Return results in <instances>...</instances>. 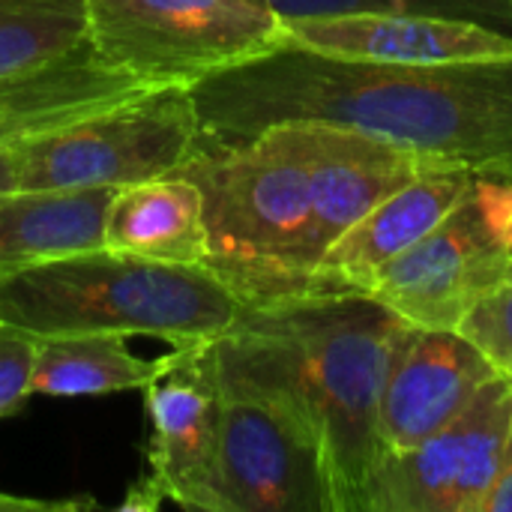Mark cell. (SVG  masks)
<instances>
[{
  "mask_svg": "<svg viewBox=\"0 0 512 512\" xmlns=\"http://www.w3.org/2000/svg\"><path fill=\"white\" fill-rule=\"evenodd\" d=\"M201 138L237 144L282 123L384 138L477 177H512V57L384 63L282 39L189 87Z\"/></svg>",
  "mask_w": 512,
  "mask_h": 512,
  "instance_id": "1",
  "label": "cell"
},
{
  "mask_svg": "<svg viewBox=\"0 0 512 512\" xmlns=\"http://www.w3.org/2000/svg\"><path fill=\"white\" fill-rule=\"evenodd\" d=\"M180 171L204 192L207 267L243 303L312 294L327 249L414 174L399 147L324 123H282L237 144L201 138Z\"/></svg>",
  "mask_w": 512,
  "mask_h": 512,
  "instance_id": "2",
  "label": "cell"
},
{
  "mask_svg": "<svg viewBox=\"0 0 512 512\" xmlns=\"http://www.w3.org/2000/svg\"><path fill=\"white\" fill-rule=\"evenodd\" d=\"M411 324L369 294L243 303L213 342L219 372L288 402L315 432L333 512H369L381 468L378 405Z\"/></svg>",
  "mask_w": 512,
  "mask_h": 512,
  "instance_id": "3",
  "label": "cell"
},
{
  "mask_svg": "<svg viewBox=\"0 0 512 512\" xmlns=\"http://www.w3.org/2000/svg\"><path fill=\"white\" fill-rule=\"evenodd\" d=\"M240 294L207 264L87 249L0 276V327L30 336L117 333L210 342L240 318Z\"/></svg>",
  "mask_w": 512,
  "mask_h": 512,
  "instance_id": "4",
  "label": "cell"
},
{
  "mask_svg": "<svg viewBox=\"0 0 512 512\" xmlns=\"http://www.w3.org/2000/svg\"><path fill=\"white\" fill-rule=\"evenodd\" d=\"M282 39L267 0H87V45L144 87H192Z\"/></svg>",
  "mask_w": 512,
  "mask_h": 512,
  "instance_id": "5",
  "label": "cell"
},
{
  "mask_svg": "<svg viewBox=\"0 0 512 512\" xmlns=\"http://www.w3.org/2000/svg\"><path fill=\"white\" fill-rule=\"evenodd\" d=\"M201 144L189 87H150L15 147V192L120 189L180 171Z\"/></svg>",
  "mask_w": 512,
  "mask_h": 512,
  "instance_id": "6",
  "label": "cell"
},
{
  "mask_svg": "<svg viewBox=\"0 0 512 512\" xmlns=\"http://www.w3.org/2000/svg\"><path fill=\"white\" fill-rule=\"evenodd\" d=\"M216 512H333L309 423L288 402L228 372H219Z\"/></svg>",
  "mask_w": 512,
  "mask_h": 512,
  "instance_id": "7",
  "label": "cell"
},
{
  "mask_svg": "<svg viewBox=\"0 0 512 512\" xmlns=\"http://www.w3.org/2000/svg\"><path fill=\"white\" fill-rule=\"evenodd\" d=\"M512 282V252L486 228L474 189L414 246L390 258L363 294L420 330H459L465 315Z\"/></svg>",
  "mask_w": 512,
  "mask_h": 512,
  "instance_id": "8",
  "label": "cell"
},
{
  "mask_svg": "<svg viewBox=\"0 0 512 512\" xmlns=\"http://www.w3.org/2000/svg\"><path fill=\"white\" fill-rule=\"evenodd\" d=\"M512 381L492 378L468 408L414 450L381 459L369 512H483L501 468Z\"/></svg>",
  "mask_w": 512,
  "mask_h": 512,
  "instance_id": "9",
  "label": "cell"
},
{
  "mask_svg": "<svg viewBox=\"0 0 512 512\" xmlns=\"http://www.w3.org/2000/svg\"><path fill=\"white\" fill-rule=\"evenodd\" d=\"M213 342L174 345L141 387L150 417L147 483L183 510L216 512L219 369Z\"/></svg>",
  "mask_w": 512,
  "mask_h": 512,
  "instance_id": "10",
  "label": "cell"
},
{
  "mask_svg": "<svg viewBox=\"0 0 512 512\" xmlns=\"http://www.w3.org/2000/svg\"><path fill=\"white\" fill-rule=\"evenodd\" d=\"M492 378L498 369L459 330L411 327L381 390L378 441L384 456L414 450L450 426Z\"/></svg>",
  "mask_w": 512,
  "mask_h": 512,
  "instance_id": "11",
  "label": "cell"
},
{
  "mask_svg": "<svg viewBox=\"0 0 512 512\" xmlns=\"http://www.w3.org/2000/svg\"><path fill=\"white\" fill-rule=\"evenodd\" d=\"M285 39L312 51L384 63H468L512 57V33L459 15L351 12L282 21Z\"/></svg>",
  "mask_w": 512,
  "mask_h": 512,
  "instance_id": "12",
  "label": "cell"
},
{
  "mask_svg": "<svg viewBox=\"0 0 512 512\" xmlns=\"http://www.w3.org/2000/svg\"><path fill=\"white\" fill-rule=\"evenodd\" d=\"M474 180V171L444 165L399 186L327 249L312 294H363L390 258L423 240L474 189Z\"/></svg>",
  "mask_w": 512,
  "mask_h": 512,
  "instance_id": "13",
  "label": "cell"
},
{
  "mask_svg": "<svg viewBox=\"0 0 512 512\" xmlns=\"http://www.w3.org/2000/svg\"><path fill=\"white\" fill-rule=\"evenodd\" d=\"M141 90H150L102 63L90 45L78 51L0 81V153L18 144L75 123L93 111L117 105Z\"/></svg>",
  "mask_w": 512,
  "mask_h": 512,
  "instance_id": "14",
  "label": "cell"
},
{
  "mask_svg": "<svg viewBox=\"0 0 512 512\" xmlns=\"http://www.w3.org/2000/svg\"><path fill=\"white\" fill-rule=\"evenodd\" d=\"M102 246L147 261L207 264L210 240L201 186L189 174L171 171L114 189Z\"/></svg>",
  "mask_w": 512,
  "mask_h": 512,
  "instance_id": "15",
  "label": "cell"
},
{
  "mask_svg": "<svg viewBox=\"0 0 512 512\" xmlns=\"http://www.w3.org/2000/svg\"><path fill=\"white\" fill-rule=\"evenodd\" d=\"M114 189L9 192L0 198V276L102 246Z\"/></svg>",
  "mask_w": 512,
  "mask_h": 512,
  "instance_id": "16",
  "label": "cell"
},
{
  "mask_svg": "<svg viewBox=\"0 0 512 512\" xmlns=\"http://www.w3.org/2000/svg\"><path fill=\"white\" fill-rule=\"evenodd\" d=\"M156 369V360H141L117 333L39 336L33 393L51 399L108 396L141 390Z\"/></svg>",
  "mask_w": 512,
  "mask_h": 512,
  "instance_id": "17",
  "label": "cell"
},
{
  "mask_svg": "<svg viewBox=\"0 0 512 512\" xmlns=\"http://www.w3.org/2000/svg\"><path fill=\"white\" fill-rule=\"evenodd\" d=\"M87 45V0H0V81Z\"/></svg>",
  "mask_w": 512,
  "mask_h": 512,
  "instance_id": "18",
  "label": "cell"
},
{
  "mask_svg": "<svg viewBox=\"0 0 512 512\" xmlns=\"http://www.w3.org/2000/svg\"><path fill=\"white\" fill-rule=\"evenodd\" d=\"M270 9L288 18L315 15H351V12H435L474 18L512 33V9L507 0H267Z\"/></svg>",
  "mask_w": 512,
  "mask_h": 512,
  "instance_id": "19",
  "label": "cell"
},
{
  "mask_svg": "<svg viewBox=\"0 0 512 512\" xmlns=\"http://www.w3.org/2000/svg\"><path fill=\"white\" fill-rule=\"evenodd\" d=\"M459 333L489 357L498 375L512 381V282L480 300L459 324Z\"/></svg>",
  "mask_w": 512,
  "mask_h": 512,
  "instance_id": "20",
  "label": "cell"
},
{
  "mask_svg": "<svg viewBox=\"0 0 512 512\" xmlns=\"http://www.w3.org/2000/svg\"><path fill=\"white\" fill-rule=\"evenodd\" d=\"M36 336L0 327V420L18 414L33 396Z\"/></svg>",
  "mask_w": 512,
  "mask_h": 512,
  "instance_id": "21",
  "label": "cell"
},
{
  "mask_svg": "<svg viewBox=\"0 0 512 512\" xmlns=\"http://www.w3.org/2000/svg\"><path fill=\"white\" fill-rule=\"evenodd\" d=\"M474 201L486 228L512 252V177H477Z\"/></svg>",
  "mask_w": 512,
  "mask_h": 512,
  "instance_id": "22",
  "label": "cell"
},
{
  "mask_svg": "<svg viewBox=\"0 0 512 512\" xmlns=\"http://www.w3.org/2000/svg\"><path fill=\"white\" fill-rule=\"evenodd\" d=\"M483 512H512V414L507 441H504V453H501V468H498L492 492H489V498L483 504Z\"/></svg>",
  "mask_w": 512,
  "mask_h": 512,
  "instance_id": "23",
  "label": "cell"
},
{
  "mask_svg": "<svg viewBox=\"0 0 512 512\" xmlns=\"http://www.w3.org/2000/svg\"><path fill=\"white\" fill-rule=\"evenodd\" d=\"M15 192V150L0 153V198Z\"/></svg>",
  "mask_w": 512,
  "mask_h": 512,
  "instance_id": "24",
  "label": "cell"
},
{
  "mask_svg": "<svg viewBox=\"0 0 512 512\" xmlns=\"http://www.w3.org/2000/svg\"><path fill=\"white\" fill-rule=\"evenodd\" d=\"M507 6H510V9H512V0H507Z\"/></svg>",
  "mask_w": 512,
  "mask_h": 512,
  "instance_id": "25",
  "label": "cell"
}]
</instances>
